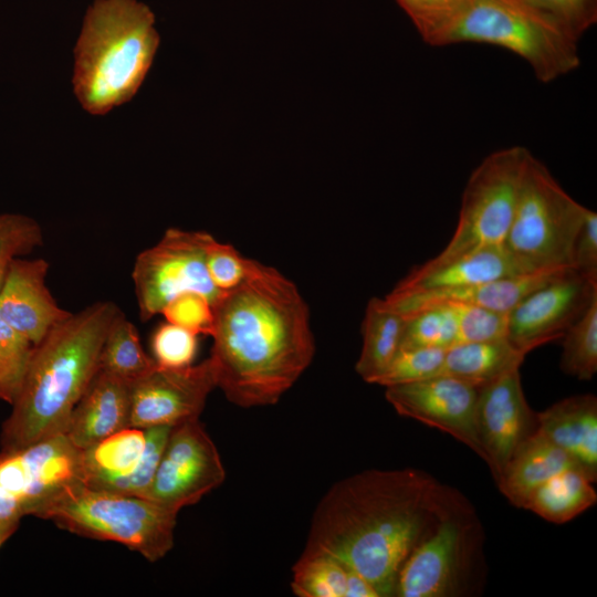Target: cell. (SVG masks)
<instances>
[{"label": "cell", "instance_id": "5", "mask_svg": "<svg viewBox=\"0 0 597 597\" xmlns=\"http://www.w3.org/2000/svg\"><path fill=\"white\" fill-rule=\"evenodd\" d=\"M33 515L81 536L116 542L157 562L174 547L178 511L146 498L75 482L46 500Z\"/></svg>", "mask_w": 597, "mask_h": 597}, {"label": "cell", "instance_id": "14", "mask_svg": "<svg viewBox=\"0 0 597 597\" xmlns=\"http://www.w3.org/2000/svg\"><path fill=\"white\" fill-rule=\"evenodd\" d=\"M596 296L597 281L568 269L507 313V338L528 352L562 338Z\"/></svg>", "mask_w": 597, "mask_h": 597}, {"label": "cell", "instance_id": "20", "mask_svg": "<svg viewBox=\"0 0 597 597\" xmlns=\"http://www.w3.org/2000/svg\"><path fill=\"white\" fill-rule=\"evenodd\" d=\"M531 273L504 247L480 249L434 266H415L390 294L402 295L474 285L500 277Z\"/></svg>", "mask_w": 597, "mask_h": 597}, {"label": "cell", "instance_id": "38", "mask_svg": "<svg viewBox=\"0 0 597 597\" xmlns=\"http://www.w3.org/2000/svg\"><path fill=\"white\" fill-rule=\"evenodd\" d=\"M552 19L575 39L597 21V0H522Z\"/></svg>", "mask_w": 597, "mask_h": 597}, {"label": "cell", "instance_id": "16", "mask_svg": "<svg viewBox=\"0 0 597 597\" xmlns=\"http://www.w3.org/2000/svg\"><path fill=\"white\" fill-rule=\"evenodd\" d=\"M475 423L482 459L496 481L517 447L537 431V413L528 406L520 367L478 389Z\"/></svg>", "mask_w": 597, "mask_h": 597}, {"label": "cell", "instance_id": "23", "mask_svg": "<svg viewBox=\"0 0 597 597\" xmlns=\"http://www.w3.org/2000/svg\"><path fill=\"white\" fill-rule=\"evenodd\" d=\"M572 467H578L572 457L537 430L517 447L495 482L512 505L523 509L535 489Z\"/></svg>", "mask_w": 597, "mask_h": 597}, {"label": "cell", "instance_id": "35", "mask_svg": "<svg viewBox=\"0 0 597 597\" xmlns=\"http://www.w3.org/2000/svg\"><path fill=\"white\" fill-rule=\"evenodd\" d=\"M410 17L422 39L436 45L469 0H397Z\"/></svg>", "mask_w": 597, "mask_h": 597}, {"label": "cell", "instance_id": "1", "mask_svg": "<svg viewBox=\"0 0 597 597\" xmlns=\"http://www.w3.org/2000/svg\"><path fill=\"white\" fill-rule=\"evenodd\" d=\"M217 388L242 408L275 405L311 365L310 307L296 284L253 260L245 280L212 306Z\"/></svg>", "mask_w": 597, "mask_h": 597}, {"label": "cell", "instance_id": "17", "mask_svg": "<svg viewBox=\"0 0 597 597\" xmlns=\"http://www.w3.org/2000/svg\"><path fill=\"white\" fill-rule=\"evenodd\" d=\"M50 263L41 258L12 261L0 287V317L33 345L70 316L45 285Z\"/></svg>", "mask_w": 597, "mask_h": 597}, {"label": "cell", "instance_id": "9", "mask_svg": "<svg viewBox=\"0 0 597 597\" xmlns=\"http://www.w3.org/2000/svg\"><path fill=\"white\" fill-rule=\"evenodd\" d=\"M531 155L523 146H511L481 161L464 188L450 241L423 265L434 266L480 249L503 247Z\"/></svg>", "mask_w": 597, "mask_h": 597}, {"label": "cell", "instance_id": "29", "mask_svg": "<svg viewBox=\"0 0 597 597\" xmlns=\"http://www.w3.org/2000/svg\"><path fill=\"white\" fill-rule=\"evenodd\" d=\"M562 338L561 369L579 380H590L597 371V296Z\"/></svg>", "mask_w": 597, "mask_h": 597}, {"label": "cell", "instance_id": "33", "mask_svg": "<svg viewBox=\"0 0 597 597\" xmlns=\"http://www.w3.org/2000/svg\"><path fill=\"white\" fill-rule=\"evenodd\" d=\"M43 244V232L32 218L19 213L0 214V287L17 258Z\"/></svg>", "mask_w": 597, "mask_h": 597}, {"label": "cell", "instance_id": "10", "mask_svg": "<svg viewBox=\"0 0 597 597\" xmlns=\"http://www.w3.org/2000/svg\"><path fill=\"white\" fill-rule=\"evenodd\" d=\"M212 237L206 231L170 228L156 244L137 254L132 279L143 322L185 293H198L214 305L222 292L212 283L206 265Z\"/></svg>", "mask_w": 597, "mask_h": 597}, {"label": "cell", "instance_id": "18", "mask_svg": "<svg viewBox=\"0 0 597 597\" xmlns=\"http://www.w3.org/2000/svg\"><path fill=\"white\" fill-rule=\"evenodd\" d=\"M572 268L540 270L500 277L474 285L395 295L388 293L384 302L404 317L441 302H459L507 314L526 295Z\"/></svg>", "mask_w": 597, "mask_h": 597}, {"label": "cell", "instance_id": "4", "mask_svg": "<svg viewBox=\"0 0 597 597\" xmlns=\"http://www.w3.org/2000/svg\"><path fill=\"white\" fill-rule=\"evenodd\" d=\"M155 15L137 0H94L74 49V93L83 108L104 115L137 93L154 61Z\"/></svg>", "mask_w": 597, "mask_h": 597}, {"label": "cell", "instance_id": "30", "mask_svg": "<svg viewBox=\"0 0 597 597\" xmlns=\"http://www.w3.org/2000/svg\"><path fill=\"white\" fill-rule=\"evenodd\" d=\"M406 318L400 348H442L459 344L454 318L444 303L425 306Z\"/></svg>", "mask_w": 597, "mask_h": 597}, {"label": "cell", "instance_id": "32", "mask_svg": "<svg viewBox=\"0 0 597 597\" xmlns=\"http://www.w3.org/2000/svg\"><path fill=\"white\" fill-rule=\"evenodd\" d=\"M447 349L399 348L374 384L389 387L439 375Z\"/></svg>", "mask_w": 597, "mask_h": 597}, {"label": "cell", "instance_id": "8", "mask_svg": "<svg viewBox=\"0 0 597 597\" xmlns=\"http://www.w3.org/2000/svg\"><path fill=\"white\" fill-rule=\"evenodd\" d=\"M587 211L531 155L503 247L525 272L572 268L574 241Z\"/></svg>", "mask_w": 597, "mask_h": 597}, {"label": "cell", "instance_id": "22", "mask_svg": "<svg viewBox=\"0 0 597 597\" xmlns=\"http://www.w3.org/2000/svg\"><path fill=\"white\" fill-rule=\"evenodd\" d=\"M14 451L20 455L27 479L24 515H33L51 496L80 482L81 450L64 433Z\"/></svg>", "mask_w": 597, "mask_h": 597}, {"label": "cell", "instance_id": "7", "mask_svg": "<svg viewBox=\"0 0 597 597\" xmlns=\"http://www.w3.org/2000/svg\"><path fill=\"white\" fill-rule=\"evenodd\" d=\"M482 540L474 509L449 486L436 525L416 544L399 569L395 596L468 595L478 577Z\"/></svg>", "mask_w": 597, "mask_h": 597}, {"label": "cell", "instance_id": "37", "mask_svg": "<svg viewBox=\"0 0 597 597\" xmlns=\"http://www.w3.org/2000/svg\"><path fill=\"white\" fill-rule=\"evenodd\" d=\"M252 262V259L243 256L232 244L220 242L214 237L207 245V270L212 283L222 293L245 280Z\"/></svg>", "mask_w": 597, "mask_h": 597}, {"label": "cell", "instance_id": "21", "mask_svg": "<svg viewBox=\"0 0 597 597\" xmlns=\"http://www.w3.org/2000/svg\"><path fill=\"white\" fill-rule=\"evenodd\" d=\"M537 430L568 453L595 482L597 479V398L575 395L537 413Z\"/></svg>", "mask_w": 597, "mask_h": 597}, {"label": "cell", "instance_id": "27", "mask_svg": "<svg viewBox=\"0 0 597 597\" xmlns=\"http://www.w3.org/2000/svg\"><path fill=\"white\" fill-rule=\"evenodd\" d=\"M156 367L140 343L136 326L121 311L104 339L98 369L134 384Z\"/></svg>", "mask_w": 597, "mask_h": 597}, {"label": "cell", "instance_id": "34", "mask_svg": "<svg viewBox=\"0 0 597 597\" xmlns=\"http://www.w3.org/2000/svg\"><path fill=\"white\" fill-rule=\"evenodd\" d=\"M441 303L454 318L459 344L507 337V314L459 302Z\"/></svg>", "mask_w": 597, "mask_h": 597}, {"label": "cell", "instance_id": "26", "mask_svg": "<svg viewBox=\"0 0 597 597\" xmlns=\"http://www.w3.org/2000/svg\"><path fill=\"white\" fill-rule=\"evenodd\" d=\"M593 483L580 468H567L535 489L523 509L551 523H566L596 503Z\"/></svg>", "mask_w": 597, "mask_h": 597}, {"label": "cell", "instance_id": "15", "mask_svg": "<svg viewBox=\"0 0 597 597\" xmlns=\"http://www.w3.org/2000/svg\"><path fill=\"white\" fill-rule=\"evenodd\" d=\"M478 387L437 375L386 387V400L404 417L437 428L464 443L482 459L475 423Z\"/></svg>", "mask_w": 597, "mask_h": 597}, {"label": "cell", "instance_id": "2", "mask_svg": "<svg viewBox=\"0 0 597 597\" xmlns=\"http://www.w3.org/2000/svg\"><path fill=\"white\" fill-rule=\"evenodd\" d=\"M449 486L419 469H368L337 481L318 502L304 551L329 554L395 596L400 567L436 525Z\"/></svg>", "mask_w": 597, "mask_h": 597}, {"label": "cell", "instance_id": "42", "mask_svg": "<svg viewBox=\"0 0 597 597\" xmlns=\"http://www.w3.org/2000/svg\"><path fill=\"white\" fill-rule=\"evenodd\" d=\"M15 531L1 528L0 527V547L6 543V541L14 533Z\"/></svg>", "mask_w": 597, "mask_h": 597}, {"label": "cell", "instance_id": "31", "mask_svg": "<svg viewBox=\"0 0 597 597\" xmlns=\"http://www.w3.org/2000/svg\"><path fill=\"white\" fill-rule=\"evenodd\" d=\"M34 346L0 317V400L12 405L17 398Z\"/></svg>", "mask_w": 597, "mask_h": 597}, {"label": "cell", "instance_id": "41", "mask_svg": "<svg viewBox=\"0 0 597 597\" xmlns=\"http://www.w3.org/2000/svg\"><path fill=\"white\" fill-rule=\"evenodd\" d=\"M23 516L21 505L0 490V527L17 531Z\"/></svg>", "mask_w": 597, "mask_h": 597}, {"label": "cell", "instance_id": "25", "mask_svg": "<svg viewBox=\"0 0 597 597\" xmlns=\"http://www.w3.org/2000/svg\"><path fill=\"white\" fill-rule=\"evenodd\" d=\"M406 318L383 298L371 297L362 323L363 345L355 365L363 380L374 384L400 348Z\"/></svg>", "mask_w": 597, "mask_h": 597}, {"label": "cell", "instance_id": "39", "mask_svg": "<svg viewBox=\"0 0 597 597\" xmlns=\"http://www.w3.org/2000/svg\"><path fill=\"white\" fill-rule=\"evenodd\" d=\"M166 322L189 329L196 335H209L212 329V304L198 293H185L171 300L161 311Z\"/></svg>", "mask_w": 597, "mask_h": 597}, {"label": "cell", "instance_id": "24", "mask_svg": "<svg viewBox=\"0 0 597 597\" xmlns=\"http://www.w3.org/2000/svg\"><path fill=\"white\" fill-rule=\"evenodd\" d=\"M530 352L507 337L460 343L447 349L439 375H447L480 388L504 373L521 367Z\"/></svg>", "mask_w": 597, "mask_h": 597}, {"label": "cell", "instance_id": "3", "mask_svg": "<svg viewBox=\"0 0 597 597\" xmlns=\"http://www.w3.org/2000/svg\"><path fill=\"white\" fill-rule=\"evenodd\" d=\"M121 308L97 301L70 314L34 346L21 389L2 425L1 451L64 433L96 375L106 334Z\"/></svg>", "mask_w": 597, "mask_h": 597}, {"label": "cell", "instance_id": "11", "mask_svg": "<svg viewBox=\"0 0 597 597\" xmlns=\"http://www.w3.org/2000/svg\"><path fill=\"white\" fill-rule=\"evenodd\" d=\"M226 470L199 419L174 426L144 498L180 511L220 486Z\"/></svg>", "mask_w": 597, "mask_h": 597}, {"label": "cell", "instance_id": "40", "mask_svg": "<svg viewBox=\"0 0 597 597\" xmlns=\"http://www.w3.org/2000/svg\"><path fill=\"white\" fill-rule=\"evenodd\" d=\"M572 268L597 281V213L590 209L574 241Z\"/></svg>", "mask_w": 597, "mask_h": 597}, {"label": "cell", "instance_id": "19", "mask_svg": "<svg viewBox=\"0 0 597 597\" xmlns=\"http://www.w3.org/2000/svg\"><path fill=\"white\" fill-rule=\"evenodd\" d=\"M132 386L98 369L72 411L64 434L83 450L128 427Z\"/></svg>", "mask_w": 597, "mask_h": 597}, {"label": "cell", "instance_id": "6", "mask_svg": "<svg viewBox=\"0 0 597 597\" xmlns=\"http://www.w3.org/2000/svg\"><path fill=\"white\" fill-rule=\"evenodd\" d=\"M462 42L493 44L514 52L543 83L580 64L578 40L522 0H469L434 46Z\"/></svg>", "mask_w": 597, "mask_h": 597}, {"label": "cell", "instance_id": "13", "mask_svg": "<svg viewBox=\"0 0 597 597\" xmlns=\"http://www.w3.org/2000/svg\"><path fill=\"white\" fill-rule=\"evenodd\" d=\"M217 388L210 357L182 368L156 367L132 386L129 426L174 427L199 419L209 394Z\"/></svg>", "mask_w": 597, "mask_h": 597}, {"label": "cell", "instance_id": "28", "mask_svg": "<svg viewBox=\"0 0 597 597\" xmlns=\"http://www.w3.org/2000/svg\"><path fill=\"white\" fill-rule=\"evenodd\" d=\"M292 573L291 589L298 597H346L350 567L329 554L303 551Z\"/></svg>", "mask_w": 597, "mask_h": 597}, {"label": "cell", "instance_id": "12", "mask_svg": "<svg viewBox=\"0 0 597 597\" xmlns=\"http://www.w3.org/2000/svg\"><path fill=\"white\" fill-rule=\"evenodd\" d=\"M171 428L128 426L81 450L80 482L96 490L144 498Z\"/></svg>", "mask_w": 597, "mask_h": 597}, {"label": "cell", "instance_id": "36", "mask_svg": "<svg viewBox=\"0 0 597 597\" xmlns=\"http://www.w3.org/2000/svg\"><path fill=\"white\" fill-rule=\"evenodd\" d=\"M197 336L187 328L165 322L151 336V350L157 366L182 368L192 365L197 354Z\"/></svg>", "mask_w": 597, "mask_h": 597}]
</instances>
